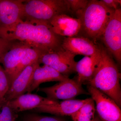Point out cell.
Listing matches in <instances>:
<instances>
[{"label":"cell","mask_w":121,"mask_h":121,"mask_svg":"<svg viewBox=\"0 0 121 121\" xmlns=\"http://www.w3.org/2000/svg\"><path fill=\"white\" fill-rule=\"evenodd\" d=\"M0 37L20 41L46 53L63 50L64 38L55 33L50 23H35L22 20L9 27H0Z\"/></svg>","instance_id":"1"},{"label":"cell","mask_w":121,"mask_h":121,"mask_svg":"<svg viewBox=\"0 0 121 121\" xmlns=\"http://www.w3.org/2000/svg\"><path fill=\"white\" fill-rule=\"evenodd\" d=\"M101 60L97 71L87 83L113 99L121 107V74L113 56L103 45L99 44Z\"/></svg>","instance_id":"2"},{"label":"cell","mask_w":121,"mask_h":121,"mask_svg":"<svg viewBox=\"0 0 121 121\" xmlns=\"http://www.w3.org/2000/svg\"><path fill=\"white\" fill-rule=\"evenodd\" d=\"M115 11L108 8L100 0H89L86 8L76 14L81 23L78 36L86 37L97 44Z\"/></svg>","instance_id":"3"},{"label":"cell","mask_w":121,"mask_h":121,"mask_svg":"<svg viewBox=\"0 0 121 121\" xmlns=\"http://www.w3.org/2000/svg\"><path fill=\"white\" fill-rule=\"evenodd\" d=\"M45 52L21 42H16L2 56V63L10 86L19 74L27 66L39 62Z\"/></svg>","instance_id":"4"},{"label":"cell","mask_w":121,"mask_h":121,"mask_svg":"<svg viewBox=\"0 0 121 121\" xmlns=\"http://www.w3.org/2000/svg\"><path fill=\"white\" fill-rule=\"evenodd\" d=\"M69 12L66 0H25L22 20L35 23H50L56 16Z\"/></svg>","instance_id":"5"},{"label":"cell","mask_w":121,"mask_h":121,"mask_svg":"<svg viewBox=\"0 0 121 121\" xmlns=\"http://www.w3.org/2000/svg\"><path fill=\"white\" fill-rule=\"evenodd\" d=\"M108 52L118 63L121 60V9L116 10L100 39Z\"/></svg>","instance_id":"6"},{"label":"cell","mask_w":121,"mask_h":121,"mask_svg":"<svg viewBox=\"0 0 121 121\" xmlns=\"http://www.w3.org/2000/svg\"><path fill=\"white\" fill-rule=\"evenodd\" d=\"M87 91L95 103L97 115L102 121H121V108L111 98L89 85Z\"/></svg>","instance_id":"7"},{"label":"cell","mask_w":121,"mask_h":121,"mask_svg":"<svg viewBox=\"0 0 121 121\" xmlns=\"http://www.w3.org/2000/svg\"><path fill=\"white\" fill-rule=\"evenodd\" d=\"M38 91L43 92L47 95V98L56 101L74 99L81 95H90L88 91L83 88L82 84L74 78L72 79L68 78L52 86L39 88Z\"/></svg>","instance_id":"8"},{"label":"cell","mask_w":121,"mask_h":121,"mask_svg":"<svg viewBox=\"0 0 121 121\" xmlns=\"http://www.w3.org/2000/svg\"><path fill=\"white\" fill-rule=\"evenodd\" d=\"M76 56L63 49L56 52L45 53L39 60V64L48 66L67 78L76 72Z\"/></svg>","instance_id":"9"},{"label":"cell","mask_w":121,"mask_h":121,"mask_svg":"<svg viewBox=\"0 0 121 121\" xmlns=\"http://www.w3.org/2000/svg\"><path fill=\"white\" fill-rule=\"evenodd\" d=\"M62 47L64 50L75 56H91L101 53L99 45L88 38L79 36L64 37Z\"/></svg>","instance_id":"10"},{"label":"cell","mask_w":121,"mask_h":121,"mask_svg":"<svg viewBox=\"0 0 121 121\" xmlns=\"http://www.w3.org/2000/svg\"><path fill=\"white\" fill-rule=\"evenodd\" d=\"M22 0H0V27L12 26L23 19L24 2Z\"/></svg>","instance_id":"11"},{"label":"cell","mask_w":121,"mask_h":121,"mask_svg":"<svg viewBox=\"0 0 121 121\" xmlns=\"http://www.w3.org/2000/svg\"><path fill=\"white\" fill-rule=\"evenodd\" d=\"M50 24L55 33L63 37L77 36L81 28L79 19L71 17L66 14L56 16L50 21Z\"/></svg>","instance_id":"12"},{"label":"cell","mask_w":121,"mask_h":121,"mask_svg":"<svg viewBox=\"0 0 121 121\" xmlns=\"http://www.w3.org/2000/svg\"><path fill=\"white\" fill-rule=\"evenodd\" d=\"M40 64L37 62L25 68L12 82L5 95L4 102L15 99L27 92L35 70Z\"/></svg>","instance_id":"13"},{"label":"cell","mask_w":121,"mask_h":121,"mask_svg":"<svg viewBox=\"0 0 121 121\" xmlns=\"http://www.w3.org/2000/svg\"><path fill=\"white\" fill-rule=\"evenodd\" d=\"M58 101L35 94L27 93L6 102L12 109L17 113L25 111L33 110L40 106L54 104Z\"/></svg>","instance_id":"14"},{"label":"cell","mask_w":121,"mask_h":121,"mask_svg":"<svg viewBox=\"0 0 121 121\" xmlns=\"http://www.w3.org/2000/svg\"><path fill=\"white\" fill-rule=\"evenodd\" d=\"M90 98L84 99L64 100L51 105L40 106L33 109L35 112L48 113L59 116H70L87 102Z\"/></svg>","instance_id":"15"},{"label":"cell","mask_w":121,"mask_h":121,"mask_svg":"<svg viewBox=\"0 0 121 121\" xmlns=\"http://www.w3.org/2000/svg\"><path fill=\"white\" fill-rule=\"evenodd\" d=\"M101 58V51L100 54L96 55L84 56L76 63L75 69L77 75L74 78L80 84H86L97 71Z\"/></svg>","instance_id":"16"},{"label":"cell","mask_w":121,"mask_h":121,"mask_svg":"<svg viewBox=\"0 0 121 121\" xmlns=\"http://www.w3.org/2000/svg\"><path fill=\"white\" fill-rule=\"evenodd\" d=\"M68 78L48 66L44 65L41 67L39 65L34 72L27 92L31 93L43 83L61 82Z\"/></svg>","instance_id":"17"},{"label":"cell","mask_w":121,"mask_h":121,"mask_svg":"<svg viewBox=\"0 0 121 121\" xmlns=\"http://www.w3.org/2000/svg\"><path fill=\"white\" fill-rule=\"evenodd\" d=\"M95 112V103L91 98L89 101L70 116L73 121H93Z\"/></svg>","instance_id":"18"},{"label":"cell","mask_w":121,"mask_h":121,"mask_svg":"<svg viewBox=\"0 0 121 121\" xmlns=\"http://www.w3.org/2000/svg\"><path fill=\"white\" fill-rule=\"evenodd\" d=\"M10 86L8 76L0 63V110L4 103L5 95Z\"/></svg>","instance_id":"19"},{"label":"cell","mask_w":121,"mask_h":121,"mask_svg":"<svg viewBox=\"0 0 121 121\" xmlns=\"http://www.w3.org/2000/svg\"><path fill=\"white\" fill-rule=\"evenodd\" d=\"M17 114L12 109L7 102H4L0 110V121H16Z\"/></svg>","instance_id":"20"},{"label":"cell","mask_w":121,"mask_h":121,"mask_svg":"<svg viewBox=\"0 0 121 121\" xmlns=\"http://www.w3.org/2000/svg\"><path fill=\"white\" fill-rule=\"evenodd\" d=\"M22 121H64L59 117L44 116L36 113H28L24 115Z\"/></svg>","instance_id":"21"},{"label":"cell","mask_w":121,"mask_h":121,"mask_svg":"<svg viewBox=\"0 0 121 121\" xmlns=\"http://www.w3.org/2000/svg\"><path fill=\"white\" fill-rule=\"evenodd\" d=\"M69 5L70 12L76 13L86 8L89 0H66Z\"/></svg>","instance_id":"22"},{"label":"cell","mask_w":121,"mask_h":121,"mask_svg":"<svg viewBox=\"0 0 121 121\" xmlns=\"http://www.w3.org/2000/svg\"><path fill=\"white\" fill-rule=\"evenodd\" d=\"M15 41H10L0 37V60L4 55L10 48Z\"/></svg>","instance_id":"23"},{"label":"cell","mask_w":121,"mask_h":121,"mask_svg":"<svg viewBox=\"0 0 121 121\" xmlns=\"http://www.w3.org/2000/svg\"><path fill=\"white\" fill-rule=\"evenodd\" d=\"M108 8L116 11L121 9V0H100Z\"/></svg>","instance_id":"24"},{"label":"cell","mask_w":121,"mask_h":121,"mask_svg":"<svg viewBox=\"0 0 121 121\" xmlns=\"http://www.w3.org/2000/svg\"><path fill=\"white\" fill-rule=\"evenodd\" d=\"M93 121H102L101 120L99 119V118L98 117L97 114H95V118Z\"/></svg>","instance_id":"25"}]
</instances>
